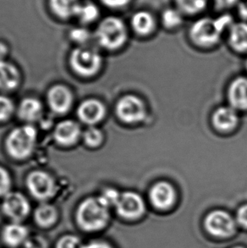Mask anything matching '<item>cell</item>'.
I'll return each instance as SVG.
<instances>
[{
  "instance_id": "9c48e42d",
  "label": "cell",
  "mask_w": 247,
  "mask_h": 248,
  "mask_svg": "<svg viewBox=\"0 0 247 248\" xmlns=\"http://www.w3.org/2000/svg\"><path fill=\"white\" fill-rule=\"evenodd\" d=\"M114 208L121 218L133 220L143 216L146 204L140 195L134 191H125L121 193Z\"/></svg>"
},
{
  "instance_id": "5bb4252c",
  "label": "cell",
  "mask_w": 247,
  "mask_h": 248,
  "mask_svg": "<svg viewBox=\"0 0 247 248\" xmlns=\"http://www.w3.org/2000/svg\"><path fill=\"white\" fill-rule=\"evenodd\" d=\"M60 213L53 204L44 202L33 212V221L38 228L49 230L57 225Z\"/></svg>"
},
{
  "instance_id": "836d02e7",
  "label": "cell",
  "mask_w": 247,
  "mask_h": 248,
  "mask_svg": "<svg viewBox=\"0 0 247 248\" xmlns=\"http://www.w3.org/2000/svg\"><path fill=\"white\" fill-rule=\"evenodd\" d=\"M22 248H50L46 238L41 235H31Z\"/></svg>"
},
{
  "instance_id": "277c9868",
  "label": "cell",
  "mask_w": 247,
  "mask_h": 248,
  "mask_svg": "<svg viewBox=\"0 0 247 248\" xmlns=\"http://www.w3.org/2000/svg\"><path fill=\"white\" fill-rule=\"evenodd\" d=\"M36 139L37 132L31 125L16 128L7 139V149L14 158H27L33 150Z\"/></svg>"
},
{
  "instance_id": "cb8c5ba5",
  "label": "cell",
  "mask_w": 247,
  "mask_h": 248,
  "mask_svg": "<svg viewBox=\"0 0 247 248\" xmlns=\"http://www.w3.org/2000/svg\"><path fill=\"white\" fill-rule=\"evenodd\" d=\"M19 73L16 68L11 64L0 61V88L11 90L19 83Z\"/></svg>"
},
{
  "instance_id": "44dd1931",
  "label": "cell",
  "mask_w": 247,
  "mask_h": 248,
  "mask_svg": "<svg viewBox=\"0 0 247 248\" xmlns=\"http://www.w3.org/2000/svg\"><path fill=\"white\" fill-rule=\"evenodd\" d=\"M80 134V126L71 121L61 122L54 131V138L56 141L63 145L73 144L78 140Z\"/></svg>"
},
{
  "instance_id": "f35d334b",
  "label": "cell",
  "mask_w": 247,
  "mask_h": 248,
  "mask_svg": "<svg viewBox=\"0 0 247 248\" xmlns=\"http://www.w3.org/2000/svg\"><path fill=\"white\" fill-rule=\"evenodd\" d=\"M246 248L245 247H242V246H235L234 248Z\"/></svg>"
},
{
  "instance_id": "52a82bcc",
  "label": "cell",
  "mask_w": 247,
  "mask_h": 248,
  "mask_svg": "<svg viewBox=\"0 0 247 248\" xmlns=\"http://www.w3.org/2000/svg\"><path fill=\"white\" fill-rule=\"evenodd\" d=\"M2 212L10 221L23 222L30 215V202L20 192H10L3 198Z\"/></svg>"
},
{
  "instance_id": "6da1fadb",
  "label": "cell",
  "mask_w": 247,
  "mask_h": 248,
  "mask_svg": "<svg viewBox=\"0 0 247 248\" xmlns=\"http://www.w3.org/2000/svg\"><path fill=\"white\" fill-rule=\"evenodd\" d=\"M234 22V18L227 11L215 17L201 16L190 25L189 37L198 46L211 47L219 42L221 36Z\"/></svg>"
},
{
  "instance_id": "f546056e",
  "label": "cell",
  "mask_w": 247,
  "mask_h": 248,
  "mask_svg": "<svg viewBox=\"0 0 247 248\" xmlns=\"http://www.w3.org/2000/svg\"><path fill=\"white\" fill-rule=\"evenodd\" d=\"M103 133L97 128L90 127L85 132V141L91 147H97L103 141Z\"/></svg>"
},
{
  "instance_id": "1f68e13d",
  "label": "cell",
  "mask_w": 247,
  "mask_h": 248,
  "mask_svg": "<svg viewBox=\"0 0 247 248\" xmlns=\"http://www.w3.org/2000/svg\"><path fill=\"white\" fill-rule=\"evenodd\" d=\"M14 110L12 102L6 97L0 96V121H3L10 117Z\"/></svg>"
},
{
  "instance_id": "5b68a950",
  "label": "cell",
  "mask_w": 247,
  "mask_h": 248,
  "mask_svg": "<svg viewBox=\"0 0 247 248\" xmlns=\"http://www.w3.org/2000/svg\"><path fill=\"white\" fill-rule=\"evenodd\" d=\"M237 223L232 215L224 210H214L204 219V227L215 238L231 237L237 231Z\"/></svg>"
},
{
  "instance_id": "ab89813d",
  "label": "cell",
  "mask_w": 247,
  "mask_h": 248,
  "mask_svg": "<svg viewBox=\"0 0 247 248\" xmlns=\"http://www.w3.org/2000/svg\"><path fill=\"white\" fill-rule=\"evenodd\" d=\"M242 1H243V2H244V3L247 5V0H242Z\"/></svg>"
},
{
  "instance_id": "4fadbf2b",
  "label": "cell",
  "mask_w": 247,
  "mask_h": 248,
  "mask_svg": "<svg viewBox=\"0 0 247 248\" xmlns=\"http://www.w3.org/2000/svg\"><path fill=\"white\" fill-rule=\"evenodd\" d=\"M149 199L154 208L161 211H165L174 204L176 200V192L170 183L160 181L151 188Z\"/></svg>"
},
{
  "instance_id": "7a4b0ae2",
  "label": "cell",
  "mask_w": 247,
  "mask_h": 248,
  "mask_svg": "<svg viewBox=\"0 0 247 248\" xmlns=\"http://www.w3.org/2000/svg\"><path fill=\"white\" fill-rule=\"evenodd\" d=\"M77 227L85 233L104 231L110 220L109 208L97 198H87L78 205L75 215Z\"/></svg>"
},
{
  "instance_id": "83f0119b",
  "label": "cell",
  "mask_w": 247,
  "mask_h": 248,
  "mask_svg": "<svg viewBox=\"0 0 247 248\" xmlns=\"http://www.w3.org/2000/svg\"><path fill=\"white\" fill-rule=\"evenodd\" d=\"M121 193H120L116 189L114 188H107L105 189L100 196L98 197V200L108 208H115L117 205L118 201L120 199Z\"/></svg>"
},
{
  "instance_id": "8fae6325",
  "label": "cell",
  "mask_w": 247,
  "mask_h": 248,
  "mask_svg": "<svg viewBox=\"0 0 247 248\" xmlns=\"http://www.w3.org/2000/svg\"><path fill=\"white\" fill-rule=\"evenodd\" d=\"M30 229L23 222H12L3 225L0 239L8 248H22L31 238Z\"/></svg>"
},
{
  "instance_id": "e0dca14e",
  "label": "cell",
  "mask_w": 247,
  "mask_h": 248,
  "mask_svg": "<svg viewBox=\"0 0 247 248\" xmlns=\"http://www.w3.org/2000/svg\"><path fill=\"white\" fill-rule=\"evenodd\" d=\"M47 99L52 109L58 114H63L69 110L72 103L70 91L63 86H55L51 88Z\"/></svg>"
},
{
  "instance_id": "60d3db41",
  "label": "cell",
  "mask_w": 247,
  "mask_h": 248,
  "mask_svg": "<svg viewBox=\"0 0 247 248\" xmlns=\"http://www.w3.org/2000/svg\"></svg>"
},
{
  "instance_id": "d6a6232c",
  "label": "cell",
  "mask_w": 247,
  "mask_h": 248,
  "mask_svg": "<svg viewBox=\"0 0 247 248\" xmlns=\"http://www.w3.org/2000/svg\"><path fill=\"white\" fill-rule=\"evenodd\" d=\"M10 178L4 169L0 167V198H4L10 191Z\"/></svg>"
},
{
  "instance_id": "8d00e7d4",
  "label": "cell",
  "mask_w": 247,
  "mask_h": 248,
  "mask_svg": "<svg viewBox=\"0 0 247 248\" xmlns=\"http://www.w3.org/2000/svg\"><path fill=\"white\" fill-rule=\"evenodd\" d=\"M84 248H114V247L103 239H93L85 242Z\"/></svg>"
},
{
  "instance_id": "f1b7e54d",
  "label": "cell",
  "mask_w": 247,
  "mask_h": 248,
  "mask_svg": "<svg viewBox=\"0 0 247 248\" xmlns=\"http://www.w3.org/2000/svg\"><path fill=\"white\" fill-rule=\"evenodd\" d=\"M103 6L111 10H123L130 8L135 0H98Z\"/></svg>"
},
{
  "instance_id": "ba28073f",
  "label": "cell",
  "mask_w": 247,
  "mask_h": 248,
  "mask_svg": "<svg viewBox=\"0 0 247 248\" xmlns=\"http://www.w3.org/2000/svg\"><path fill=\"white\" fill-rule=\"evenodd\" d=\"M118 117L127 124H136L143 121L146 116V106L140 97L126 95L121 97L116 105Z\"/></svg>"
},
{
  "instance_id": "7402d4cb",
  "label": "cell",
  "mask_w": 247,
  "mask_h": 248,
  "mask_svg": "<svg viewBox=\"0 0 247 248\" xmlns=\"http://www.w3.org/2000/svg\"><path fill=\"white\" fill-rule=\"evenodd\" d=\"M51 12L61 20H68L76 16L80 4L79 0H48Z\"/></svg>"
},
{
  "instance_id": "2e32d148",
  "label": "cell",
  "mask_w": 247,
  "mask_h": 248,
  "mask_svg": "<svg viewBox=\"0 0 247 248\" xmlns=\"http://www.w3.org/2000/svg\"><path fill=\"white\" fill-rule=\"evenodd\" d=\"M238 121L237 111L231 106L218 108L213 114V124L218 131H231L236 127Z\"/></svg>"
},
{
  "instance_id": "7c38bea8",
  "label": "cell",
  "mask_w": 247,
  "mask_h": 248,
  "mask_svg": "<svg viewBox=\"0 0 247 248\" xmlns=\"http://www.w3.org/2000/svg\"><path fill=\"white\" fill-rule=\"evenodd\" d=\"M159 20L154 12L147 9H139L131 14L129 27L140 37H148L157 29Z\"/></svg>"
},
{
  "instance_id": "9a60e30c",
  "label": "cell",
  "mask_w": 247,
  "mask_h": 248,
  "mask_svg": "<svg viewBox=\"0 0 247 248\" xmlns=\"http://www.w3.org/2000/svg\"><path fill=\"white\" fill-rule=\"evenodd\" d=\"M228 98L234 109H247V78H238L231 82L228 90Z\"/></svg>"
},
{
  "instance_id": "484cf974",
  "label": "cell",
  "mask_w": 247,
  "mask_h": 248,
  "mask_svg": "<svg viewBox=\"0 0 247 248\" xmlns=\"http://www.w3.org/2000/svg\"><path fill=\"white\" fill-rule=\"evenodd\" d=\"M100 16V9L97 4L92 1H85L80 3L77 9V15L79 20L84 24H89L96 21Z\"/></svg>"
},
{
  "instance_id": "d4e9b609",
  "label": "cell",
  "mask_w": 247,
  "mask_h": 248,
  "mask_svg": "<svg viewBox=\"0 0 247 248\" xmlns=\"http://www.w3.org/2000/svg\"><path fill=\"white\" fill-rule=\"evenodd\" d=\"M43 108L39 101L35 98H26L20 103L19 115L25 121H37L42 115Z\"/></svg>"
},
{
  "instance_id": "8992f818",
  "label": "cell",
  "mask_w": 247,
  "mask_h": 248,
  "mask_svg": "<svg viewBox=\"0 0 247 248\" xmlns=\"http://www.w3.org/2000/svg\"><path fill=\"white\" fill-rule=\"evenodd\" d=\"M101 63L102 59L99 54L89 47H78L72 52L70 57V64L74 71L85 77L96 74Z\"/></svg>"
},
{
  "instance_id": "30bf717a",
  "label": "cell",
  "mask_w": 247,
  "mask_h": 248,
  "mask_svg": "<svg viewBox=\"0 0 247 248\" xmlns=\"http://www.w3.org/2000/svg\"><path fill=\"white\" fill-rule=\"evenodd\" d=\"M31 194L40 201L47 202L56 194L57 188L53 178L43 171H35L27 179Z\"/></svg>"
},
{
  "instance_id": "74e56055",
  "label": "cell",
  "mask_w": 247,
  "mask_h": 248,
  "mask_svg": "<svg viewBox=\"0 0 247 248\" xmlns=\"http://www.w3.org/2000/svg\"><path fill=\"white\" fill-rule=\"evenodd\" d=\"M7 53V47L3 44V43H1L0 42V59H2V58Z\"/></svg>"
},
{
  "instance_id": "ac0fdd59",
  "label": "cell",
  "mask_w": 247,
  "mask_h": 248,
  "mask_svg": "<svg viewBox=\"0 0 247 248\" xmlns=\"http://www.w3.org/2000/svg\"><path fill=\"white\" fill-rule=\"evenodd\" d=\"M105 112L104 104L95 99L85 101L78 108L79 118L87 124H93L103 120Z\"/></svg>"
},
{
  "instance_id": "4316f807",
  "label": "cell",
  "mask_w": 247,
  "mask_h": 248,
  "mask_svg": "<svg viewBox=\"0 0 247 248\" xmlns=\"http://www.w3.org/2000/svg\"><path fill=\"white\" fill-rule=\"evenodd\" d=\"M85 242L76 234H65L58 239L54 248H84Z\"/></svg>"
},
{
  "instance_id": "4dcf8cb0",
  "label": "cell",
  "mask_w": 247,
  "mask_h": 248,
  "mask_svg": "<svg viewBox=\"0 0 247 248\" xmlns=\"http://www.w3.org/2000/svg\"><path fill=\"white\" fill-rule=\"evenodd\" d=\"M241 0H211V5L218 13L226 12L232 8H235Z\"/></svg>"
},
{
  "instance_id": "3957f363",
  "label": "cell",
  "mask_w": 247,
  "mask_h": 248,
  "mask_svg": "<svg viewBox=\"0 0 247 248\" xmlns=\"http://www.w3.org/2000/svg\"><path fill=\"white\" fill-rule=\"evenodd\" d=\"M95 36L102 47L111 50L117 49L128 40L129 26L121 17L108 16L99 21Z\"/></svg>"
},
{
  "instance_id": "d6986e66",
  "label": "cell",
  "mask_w": 247,
  "mask_h": 248,
  "mask_svg": "<svg viewBox=\"0 0 247 248\" xmlns=\"http://www.w3.org/2000/svg\"><path fill=\"white\" fill-rule=\"evenodd\" d=\"M228 40L234 50L247 51V21H234L228 30Z\"/></svg>"
},
{
  "instance_id": "d590c367",
  "label": "cell",
  "mask_w": 247,
  "mask_h": 248,
  "mask_svg": "<svg viewBox=\"0 0 247 248\" xmlns=\"http://www.w3.org/2000/svg\"><path fill=\"white\" fill-rule=\"evenodd\" d=\"M234 218L239 226L247 229V204L242 205L239 208Z\"/></svg>"
},
{
  "instance_id": "e575fe53",
  "label": "cell",
  "mask_w": 247,
  "mask_h": 248,
  "mask_svg": "<svg viewBox=\"0 0 247 248\" xmlns=\"http://www.w3.org/2000/svg\"><path fill=\"white\" fill-rule=\"evenodd\" d=\"M70 37L77 43L84 44L89 39L90 33L85 28H75L70 31Z\"/></svg>"
},
{
  "instance_id": "ffe728a7",
  "label": "cell",
  "mask_w": 247,
  "mask_h": 248,
  "mask_svg": "<svg viewBox=\"0 0 247 248\" xmlns=\"http://www.w3.org/2000/svg\"><path fill=\"white\" fill-rule=\"evenodd\" d=\"M173 5L177 8L185 18H198L203 16L210 7L211 0H173Z\"/></svg>"
},
{
  "instance_id": "603a6c76",
  "label": "cell",
  "mask_w": 247,
  "mask_h": 248,
  "mask_svg": "<svg viewBox=\"0 0 247 248\" xmlns=\"http://www.w3.org/2000/svg\"><path fill=\"white\" fill-rule=\"evenodd\" d=\"M185 17L177 8L172 4L165 7L159 15V23L165 30L174 31L181 28L185 22Z\"/></svg>"
}]
</instances>
